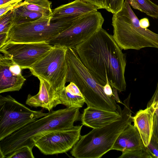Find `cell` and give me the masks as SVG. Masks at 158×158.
Instances as JSON below:
<instances>
[{
    "label": "cell",
    "mask_w": 158,
    "mask_h": 158,
    "mask_svg": "<svg viewBox=\"0 0 158 158\" xmlns=\"http://www.w3.org/2000/svg\"><path fill=\"white\" fill-rule=\"evenodd\" d=\"M153 131L158 137V114L155 113L153 117Z\"/></svg>",
    "instance_id": "31"
},
{
    "label": "cell",
    "mask_w": 158,
    "mask_h": 158,
    "mask_svg": "<svg viewBox=\"0 0 158 158\" xmlns=\"http://www.w3.org/2000/svg\"><path fill=\"white\" fill-rule=\"evenodd\" d=\"M108 81L106 84L103 86V91L105 94L108 96L111 97L114 96V94Z\"/></svg>",
    "instance_id": "30"
},
{
    "label": "cell",
    "mask_w": 158,
    "mask_h": 158,
    "mask_svg": "<svg viewBox=\"0 0 158 158\" xmlns=\"http://www.w3.org/2000/svg\"><path fill=\"white\" fill-rule=\"evenodd\" d=\"M131 123L128 125L118 137L112 150L124 152L146 148L138 131Z\"/></svg>",
    "instance_id": "16"
},
{
    "label": "cell",
    "mask_w": 158,
    "mask_h": 158,
    "mask_svg": "<svg viewBox=\"0 0 158 158\" xmlns=\"http://www.w3.org/2000/svg\"><path fill=\"white\" fill-rule=\"evenodd\" d=\"M118 158H152V156L146 148L137 149L122 152Z\"/></svg>",
    "instance_id": "22"
},
{
    "label": "cell",
    "mask_w": 158,
    "mask_h": 158,
    "mask_svg": "<svg viewBox=\"0 0 158 158\" xmlns=\"http://www.w3.org/2000/svg\"><path fill=\"white\" fill-rule=\"evenodd\" d=\"M121 111L118 105L117 111L87 107L81 115V124L93 129L101 127L120 119Z\"/></svg>",
    "instance_id": "14"
},
{
    "label": "cell",
    "mask_w": 158,
    "mask_h": 158,
    "mask_svg": "<svg viewBox=\"0 0 158 158\" xmlns=\"http://www.w3.org/2000/svg\"><path fill=\"white\" fill-rule=\"evenodd\" d=\"M79 108H66L52 110L48 114L32 122L0 141V157L23 147L32 149L36 142L46 135L56 130L70 129L80 119Z\"/></svg>",
    "instance_id": "2"
},
{
    "label": "cell",
    "mask_w": 158,
    "mask_h": 158,
    "mask_svg": "<svg viewBox=\"0 0 158 158\" xmlns=\"http://www.w3.org/2000/svg\"><path fill=\"white\" fill-rule=\"evenodd\" d=\"M32 149L26 146L19 148L7 155L6 158H34Z\"/></svg>",
    "instance_id": "23"
},
{
    "label": "cell",
    "mask_w": 158,
    "mask_h": 158,
    "mask_svg": "<svg viewBox=\"0 0 158 158\" xmlns=\"http://www.w3.org/2000/svg\"><path fill=\"white\" fill-rule=\"evenodd\" d=\"M24 3V2H22L12 10L10 29L14 26L30 22L45 16L41 13L28 10L23 5Z\"/></svg>",
    "instance_id": "18"
},
{
    "label": "cell",
    "mask_w": 158,
    "mask_h": 158,
    "mask_svg": "<svg viewBox=\"0 0 158 158\" xmlns=\"http://www.w3.org/2000/svg\"><path fill=\"white\" fill-rule=\"evenodd\" d=\"M82 16L63 17L51 21V15L12 27L8 40L16 43H47L66 30Z\"/></svg>",
    "instance_id": "6"
},
{
    "label": "cell",
    "mask_w": 158,
    "mask_h": 158,
    "mask_svg": "<svg viewBox=\"0 0 158 158\" xmlns=\"http://www.w3.org/2000/svg\"><path fill=\"white\" fill-rule=\"evenodd\" d=\"M82 125L70 129L51 132L41 138L35 146L43 154L52 155L65 153L80 139Z\"/></svg>",
    "instance_id": "11"
},
{
    "label": "cell",
    "mask_w": 158,
    "mask_h": 158,
    "mask_svg": "<svg viewBox=\"0 0 158 158\" xmlns=\"http://www.w3.org/2000/svg\"><path fill=\"white\" fill-rule=\"evenodd\" d=\"M105 9L113 14L120 11L123 5L124 0H105Z\"/></svg>",
    "instance_id": "25"
},
{
    "label": "cell",
    "mask_w": 158,
    "mask_h": 158,
    "mask_svg": "<svg viewBox=\"0 0 158 158\" xmlns=\"http://www.w3.org/2000/svg\"><path fill=\"white\" fill-rule=\"evenodd\" d=\"M155 113L156 114H158V103L155 109Z\"/></svg>",
    "instance_id": "35"
},
{
    "label": "cell",
    "mask_w": 158,
    "mask_h": 158,
    "mask_svg": "<svg viewBox=\"0 0 158 158\" xmlns=\"http://www.w3.org/2000/svg\"><path fill=\"white\" fill-rule=\"evenodd\" d=\"M53 47L46 42L16 43L8 40L0 52L23 69H29Z\"/></svg>",
    "instance_id": "10"
},
{
    "label": "cell",
    "mask_w": 158,
    "mask_h": 158,
    "mask_svg": "<svg viewBox=\"0 0 158 158\" xmlns=\"http://www.w3.org/2000/svg\"><path fill=\"white\" fill-rule=\"evenodd\" d=\"M133 8L145 13L152 18H158V5L150 0H127Z\"/></svg>",
    "instance_id": "19"
},
{
    "label": "cell",
    "mask_w": 158,
    "mask_h": 158,
    "mask_svg": "<svg viewBox=\"0 0 158 158\" xmlns=\"http://www.w3.org/2000/svg\"><path fill=\"white\" fill-rule=\"evenodd\" d=\"M98 9L94 5L82 0H75L62 5L52 10L51 21L64 17L74 15L82 16L88 13L96 12Z\"/></svg>",
    "instance_id": "17"
},
{
    "label": "cell",
    "mask_w": 158,
    "mask_h": 158,
    "mask_svg": "<svg viewBox=\"0 0 158 158\" xmlns=\"http://www.w3.org/2000/svg\"><path fill=\"white\" fill-rule=\"evenodd\" d=\"M20 67L8 57L0 55V93L19 91L26 79Z\"/></svg>",
    "instance_id": "12"
},
{
    "label": "cell",
    "mask_w": 158,
    "mask_h": 158,
    "mask_svg": "<svg viewBox=\"0 0 158 158\" xmlns=\"http://www.w3.org/2000/svg\"><path fill=\"white\" fill-rule=\"evenodd\" d=\"M158 103V82L155 91L151 100L148 102L147 107H152L155 109Z\"/></svg>",
    "instance_id": "28"
},
{
    "label": "cell",
    "mask_w": 158,
    "mask_h": 158,
    "mask_svg": "<svg viewBox=\"0 0 158 158\" xmlns=\"http://www.w3.org/2000/svg\"><path fill=\"white\" fill-rule=\"evenodd\" d=\"M23 5L29 10L41 13L44 16L52 15V2L48 0H25Z\"/></svg>",
    "instance_id": "20"
},
{
    "label": "cell",
    "mask_w": 158,
    "mask_h": 158,
    "mask_svg": "<svg viewBox=\"0 0 158 158\" xmlns=\"http://www.w3.org/2000/svg\"><path fill=\"white\" fill-rule=\"evenodd\" d=\"M146 148L151 154L152 158H158V137L153 131L150 143Z\"/></svg>",
    "instance_id": "26"
},
{
    "label": "cell",
    "mask_w": 158,
    "mask_h": 158,
    "mask_svg": "<svg viewBox=\"0 0 158 158\" xmlns=\"http://www.w3.org/2000/svg\"><path fill=\"white\" fill-rule=\"evenodd\" d=\"M66 58L68 73L66 82H72L79 89L87 107L117 111L114 99L105 93L103 86L91 75L81 61L73 48H67Z\"/></svg>",
    "instance_id": "5"
},
{
    "label": "cell",
    "mask_w": 158,
    "mask_h": 158,
    "mask_svg": "<svg viewBox=\"0 0 158 158\" xmlns=\"http://www.w3.org/2000/svg\"><path fill=\"white\" fill-rule=\"evenodd\" d=\"M12 0H0V6H1Z\"/></svg>",
    "instance_id": "34"
},
{
    "label": "cell",
    "mask_w": 158,
    "mask_h": 158,
    "mask_svg": "<svg viewBox=\"0 0 158 158\" xmlns=\"http://www.w3.org/2000/svg\"><path fill=\"white\" fill-rule=\"evenodd\" d=\"M73 49L101 85L104 86L108 81L119 92L125 91L126 56L113 36L102 27Z\"/></svg>",
    "instance_id": "1"
},
{
    "label": "cell",
    "mask_w": 158,
    "mask_h": 158,
    "mask_svg": "<svg viewBox=\"0 0 158 158\" xmlns=\"http://www.w3.org/2000/svg\"><path fill=\"white\" fill-rule=\"evenodd\" d=\"M48 114L44 113L42 110H32L10 95H1L0 141Z\"/></svg>",
    "instance_id": "7"
},
{
    "label": "cell",
    "mask_w": 158,
    "mask_h": 158,
    "mask_svg": "<svg viewBox=\"0 0 158 158\" xmlns=\"http://www.w3.org/2000/svg\"><path fill=\"white\" fill-rule=\"evenodd\" d=\"M67 49L65 47L53 46L29 69L33 75L46 81L61 94L65 87L68 73L66 58Z\"/></svg>",
    "instance_id": "8"
},
{
    "label": "cell",
    "mask_w": 158,
    "mask_h": 158,
    "mask_svg": "<svg viewBox=\"0 0 158 158\" xmlns=\"http://www.w3.org/2000/svg\"><path fill=\"white\" fill-rule=\"evenodd\" d=\"M60 99L61 104L65 106L66 108L82 107L85 103L83 96L76 95L66 90L65 88L62 91Z\"/></svg>",
    "instance_id": "21"
},
{
    "label": "cell",
    "mask_w": 158,
    "mask_h": 158,
    "mask_svg": "<svg viewBox=\"0 0 158 158\" xmlns=\"http://www.w3.org/2000/svg\"><path fill=\"white\" fill-rule=\"evenodd\" d=\"M155 109L152 106L140 110L132 117L134 125L138 131L144 146L149 144L153 131Z\"/></svg>",
    "instance_id": "15"
},
{
    "label": "cell",
    "mask_w": 158,
    "mask_h": 158,
    "mask_svg": "<svg viewBox=\"0 0 158 158\" xmlns=\"http://www.w3.org/2000/svg\"><path fill=\"white\" fill-rule=\"evenodd\" d=\"M112 25L113 38L122 50L158 49V34L140 27L127 0L124 1L121 10L113 14Z\"/></svg>",
    "instance_id": "4"
},
{
    "label": "cell",
    "mask_w": 158,
    "mask_h": 158,
    "mask_svg": "<svg viewBox=\"0 0 158 158\" xmlns=\"http://www.w3.org/2000/svg\"><path fill=\"white\" fill-rule=\"evenodd\" d=\"M140 27L144 28H146L150 26L148 19L147 18H143L139 20Z\"/></svg>",
    "instance_id": "32"
},
{
    "label": "cell",
    "mask_w": 158,
    "mask_h": 158,
    "mask_svg": "<svg viewBox=\"0 0 158 158\" xmlns=\"http://www.w3.org/2000/svg\"><path fill=\"white\" fill-rule=\"evenodd\" d=\"M104 21L98 11L85 14L48 43L52 46L74 48L102 28Z\"/></svg>",
    "instance_id": "9"
},
{
    "label": "cell",
    "mask_w": 158,
    "mask_h": 158,
    "mask_svg": "<svg viewBox=\"0 0 158 158\" xmlns=\"http://www.w3.org/2000/svg\"><path fill=\"white\" fill-rule=\"evenodd\" d=\"M12 13V10L0 16V34H8L10 28Z\"/></svg>",
    "instance_id": "24"
},
{
    "label": "cell",
    "mask_w": 158,
    "mask_h": 158,
    "mask_svg": "<svg viewBox=\"0 0 158 158\" xmlns=\"http://www.w3.org/2000/svg\"><path fill=\"white\" fill-rule=\"evenodd\" d=\"M23 0H12L0 6V16L19 5Z\"/></svg>",
    "instance_id": "27"
},
{
    "label": "cell",
    "mask_w": 158,
    "mask_h": 158,
    "mask_svg": "<svg viewBox=\"0 0 158 158\" xmlns=\"http://www.w3.org/2000/svg\"><path fill=\"white\" fill-rule=\"evenodd\" d=\"M95 6L98 9L106 8L105 0H82Z\"/></svg>",
    "instance_id": "29"
},
{
    "label": "cell",
    "mask_w": 158,
    "mask_h": 158,
    "mask_svg": "<svg viewBox=\"0 0 158 158\" xmlns=\"http://www.w3.org/2000/svg\"><path fill=\"white\" fill-rule=\"evenodd\" d=\"M113 89V92L114 94V98L115 101L118 103H119L124 105V103H123L122 101L120 100L119 98L118 95V90L117 89L114 87H112Z\"/></svg>",
    "instance_id": "33"
},
{
    "label": "cell",
    "mask_w": 158,
    "mask_h": 158,
    "mask_svg": "<svg viewBox=\"0 0 158 158\" xmlns=\"http://www.w3.org/2000/svg\"><path fill=\"white\" fill-rule=\"evenodd\" d=\"M38 79L40 81L39 92L35 95L29 94L26 104L31 107H41L50 111L53 108L61 104L60 99L61 94L45 80Z\"/></svg>",
    "instance_id": "13"
},
{
    "label": "cell",
    "mask_w": 158,
    "mask_h": 158,
    "mask_svg": "<svg viewBox=\"0 0 158 158\" xmlns=\"http://www.w3.org/2000/svg\"><path fill=\"white\" fill-rule=\"evenodd\" d=\"M131 94L124 101L121 118L103 127L93 129L88 134L81 136L71 149L72 156L76 158H100L112 150L118 137L133 122L130 107Z\"/></svg>",
    "instance_id": "3"
}]
</instances>
